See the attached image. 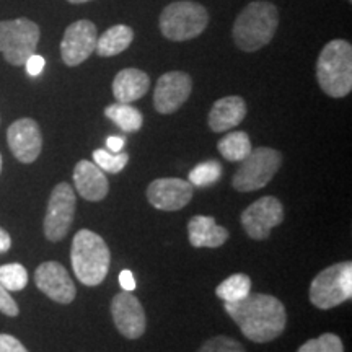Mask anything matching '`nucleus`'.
<instances>
[{"label": "nucleus", "mask_w": 352, "mask_h": 352, "mask_svg": "<svg viewBox=\"0 0 352 352\" xmlns=\"http://www.w3.org/2000/svg\"><path fill=\"white\" fill-rule=\"evenodd\" d=\"M223 307L245 338L258 344L279 338L287 323L284 303L266 294L250 292L241 300L226 302Z\"/></svg>", "instance_id": "obj_1"}, {"label": "nucleus", "mask_w": 352, "mask_h": 352, "mask_svg": "<svg viewBox=\"0 0 352 352\" xmlns=\"http://www.w3.org/2000/svg\"><path fill=\"white\" fill-rule=\"evenodd\" d=\"M279 26V10L266 0H254L239 13L232 28L236 47L254 52L271 43Z\"/></svg>", "instance_id": "obj_2"}, {"label": "nucleus", "mask_w": 352, "mask_h": 352, "mask_svg": "<svg viewBox=\"0 0 352 352\" xmlns=\"http://www.w3.org/2000/svg\"><path fill=\"white\" fill-rule=\"evenodd\" d=\"M316 80L331 98H344L352 90V46L346 39H333L316 60Z\"/></svg>", "instance_id": "obj_3"}, {"label": "nucleus", "mask_w": 352, "mask_h": 352, "mask_svg": "<svg viewBox=\"0 0 352 352\" xmlns=\"http://www.w3.org/2000/svg\"><path fill=\"white\" fill-rule=\"evenodd\" d=\"M109 248L98 233L82 228L76 233L70 248V261L74 272L83 285L95 287L108 276Z\"/></svg>", "instance_id": "obj_4"}, {"label": "nucleus", "mask_w": 352, "mask_h": 352, "mask_svg": "<svg viewBox=\"0 0 352 352\" xmlns=\"http://www.w3.org/2000/svg\"><path fill=\"white\" fill-rule=\"evenodd\" d=\"M209 23L208 8L192 0H178L160 13L158 26L170 41H188L202 34Z\"/></svg>", "instance_id": "obj_5"}, {"label": "nucleus", "mask_w": 352, "mask_h": 352, "mask_svg": "<svg viewBox=\"0 0 352 352\" xmlns=\"http://www.w3.org/2000/svg\"><path fill=\"white\" fill-rule=\"evenodd\" d=\"M352 297V263H338L316 274L310 285V302L320 310H329Z\"/></svg>", "instance_id": "obj_6"}, {"label": "nucleus", "mask_w": 352, "mask_h": 352, "mask_svg": "<svg viewBox=\"0 0 352 352\" xmlns=\"http://www.w3.org/2000/svg\"><path fill=\"white\" fill-rule=\"evenodd\" d=\"M41 30L28 19L0 21V52L10 65H25L36 52Z\"/></svg>", "instance_id": "obj_7"}, {"label": "nucleus", "mask_w": 352, "mask_h": 352, "mask_svg": "<svg viewBox=\"0 0 352 352\" xmlns=\"http://www.w3.org/2000/svg\"><path fill=\"white\" fill-rule=\"evenodd\" d=\"M280 164H283L280 152L271 147L254 148L245 160H241L240 168L232 179L233 188L240 192H250L264 188L274 178L277 170L280 168Z\"/></svg>", "instance_id": "obj_8"}, {"label": "nucleus", "mask_w": 352, "mask_h": 352, "mask_svg": "<svg viewBox=\"0 0 352 352\" xmlns=\"http://www.w3.org/2000/svg\"><path fill=\"white\" fill-rule=\"evenodd\" d=\"M76 195L69 183H59L52 189L44 217V235L51 241H60L69 233L76 214Z\"/></svg>", "instance_id": "obj_9"}, {"label": "nucleus", "mask_w": 352, "mask_h": 352, "mask_svg": "<svg viewBox=\"0 0 352 352\" xmlns=\"http://www.w3.org/2000/svg\"><path fill=\"white\" fill-rule=\"evenodd\" d=\"M284 220V208L274 196H264L254 201L241 214V226L253 240H266L271 230Z\"/></svg>", "instance_id": "obj_10"}, {"label": "nucleus", "mask_w": 352, "mask_h": 352, "mask_svg": "<svg viewBox=\"0 0 352 352\" xmlns=\"http://www.w3.org/2000/svg\"><path fill=\"white\" fill-rule=\"evenodd\" d=\"M98 32L94 21L78 20L65 28L60 41V56L65 65L77 67L94 54L96 50Z\"/></svg>", "instance_id": "obj_11"}, {"label": "nucleus", "mask_w": 352, "mask_h": 352, "mask_svg": "<svg viewBox=\"0 0 352 352\" xmlns=\"http://www.w3.org/2000/svg\"><path fill=\"white\" fill-rule=\"evenodd\" d=\"M192 90V80L186 72L173 70L158 78L153 91V107L160 114L178 111L186 103Z\"/></svg>", "instance_id": "obj_12"}, {"label": "nucleus", "mask_w": 352, "mask_h": 352, "mask_svg": "<svg viewBox=\"0 0 352 352\" xmlns=\"http://www.w3.org/2000/svg\"><path fill=\"white\" fill-rule=\"evenodd\" d=\"M111 316L118 331L127 340H139L147 328V316L142 303L126 290L116 294L111 300Z\"/></svg>", "instance_id": "obj_13"}, {"label": "nucleus", "mask_w": 352, "mask_h": 352, "mask_svg": "<svg viewBox=\"0 0 352 352\" xmlns=\"http://www.w3.org/2000/svg\"><path fill=\"white\" fill-rule=\"evenodd\" d=\"M34 283L36 287L46 294L51 300L57 303H72L77 296L76 284H74L72 277L63 264L56 261H46L39 264L38 270L34 271Z\"/></svg>", "instance_id": "obj_14"}, {"label": "nucleus", "mask_w": 352, "mask_h": 352, "mask_svg": "<svg viewBox=\"0 0 352 352\" xmlns=\"http://www.w3.org/2000/svg\"><path fill=\"white\" fill-rule=\"evenodd\" d=\"M7 142L13 157L21 164H33L43 148V134L32 118H21L8 127Z\"/></svg>", "instance_id": "obj_15"}, {"label": "nucleus", "mask_w": 352, "mask_h": 352, "mask_svg": "<svg viewBox=\"0 0 352 352\" xmlns=\"http://www.w3.org/2000/svg\"><path fill=\"white\" fill-rule=\"evenodd\" d=\"M192 184L179 178H160L148 184L147 199L155 209L179 210L192 197Z\"/></svg>", "instance_id": "obj_16"}, {"label": "nucleus", "mask_w": 352, "mask_h": 352, "mask_svg": "<svg viewBox=\"0 0 352 352\" xmlns=\"http://www.w3.org/2000/svg\"><path fill=\"white\" fill-rule=\"evenodd\" d=\"M74 184L77 192L85 201L98 202L108 196L109 184L103 170H100L94 162L80 160L74 168Z\"/></svg>", "instance_id": "obj_17"}, {"label": "nucleus", "mask_w": 352, "mask_h": 352, "mask_svg": "<svg viewBox=\"0 0 352 352\" xmlns=\"http://www.w3.org/2000/svg\"><path fill=\"white\" fill-rule=\"evenodd\" d=\"M246 116V103L241 96H223L210 108L208 122L214 132H226L241 124Z\"/></svg>", "instance_id": "obj_18"}, {"label": "nucleus", "mask_w": 352, "mask_h": 352, "mask_svg": "<svg viewBox=\"0 0 352 352\" xmlns=\"http://www.w3.org/2000/svg\"><path fill=\"white\" fill-rule=\"evenodd\" d=\"M189 243L195 248H219L226 243L228 232L215 223L214 217L195 215L188 222Z\"/></svg>", "instance_id": "obj_19"}, {"label": "nucleus", "mask_w": 352, "mask_h": 352, "mask_svg": "<svg viewBox=\"0 0 352 352\" xmlns=\"http://www.w3.org/2000/svg\"><path fill=\"white\" fill-rule=\"evenodd\" d=\"M151 88V78L144 70L129 67L122 69L113 80V95L118 103H132L147 94Z\"/></svg>", "instance_id": "obj_20"}, {"label": "nucleus", "mask_w": 352, "mask_h": 352, "mask_svg": "<svg viewBox=\"0 0 352 352\" xmlns=\"http://www.w3.org/2000/svg\"><path fill=\"white\" fill-rule=\"evenodd\" d=\"M134 39V30L127 25H114L96 39V50L101 57H113L124 52Z\"/></svg>", "instance_id": "obj_21"}, {"label": "nucleus", "mask_w": 352, "mask_h": 352, "mask_svg": "<svg viewBox=\"0 0 352 352\" xmlns=\"http://www.w3.org/2000/svg\"><path fill=\"white\" fill-rule=\"evenodd\" d=\"M217 148L226 160L228 162H241L250 155V152L253 151L252 140L250 135L243 131H235L228 132L226 138L219 140Z\"/></svg>", "instance_id": "obj_22"}, {"label": "nucleus", "mask_w": 352, "mask_h": 352, "mask_svg": "<svg viewBox=\"0 0 352 352\" xmlns=\"http://www.w3.org/2000/svg\"><path fill=\"white\" fill-rule=\"evenodd\" d=\"M104 116L124 132H138L144 122L142 113L127 103L109 104L104 108Z\"/></svg>", "instance_id": "obj_23"}, {"label": "nucleus", "mask_w": 352, "mask_h": 352, "mask_svg": "<svg viewBox=\"0 0 352 352\" xmlns=\"http://www.w3.org/2000/svg\"><path fill=\"white\" fill-rule=\"evenodd\" d=\"M252 292V279L246 274H233L220 283L215 289V296L223 302H239Z\"/></svg>", "instance_id": "obj_24"}, {"label": "nucleus", "mask_w": 352, "mask_h": 352, "mask_svg": "<svg viewBox=\"0 0 352 352\" xmlns=\"http://www.w3.org/2000/svg\"><path fill=\"white\" fill-rule=\"evenodd\" d=\"M0 284L8 292H20L28 284V271L20 263H10L0 266Z\"/></svg>", "instance_id": "obj_25"}, {"label": "nucleus", "mask_w": 352, "mask_h": 352, "mask_svg": "<svg viewBox=\"0 0 352 352\" xmlns=\"http://www.w3.org/2000/svg\"><path fill=\"white\" fill-rule=\"evenodd\" d=\"M220 176H222V165L215 160H208L204 164L196 165L195 168L189 171V183L192 186L204 188L219 182Z\"/></svg>", "instance_id": "obj_26"}, {"label": "nucleus", "mask_w": 352, "mask_h": 352, "mask_svg": "<svg viewBox=\"0 0 352 352\" xmlns=\"http://www.w3.org/2000/svg\"><path fill=\"white\" fill-rule=\"evenodd\" d=\"M94 164L100 170L107 171V173H120L129 162V155L121 152L111 153L109 151H104V148H98V151L94 152Z\"/></svg>", "instance_id": "obj_27"}, {"label": "nucleus", "mask_w": 352, "mask_h": 352, "mask_svg": "<svg viewBox=\"0 0 352 352\" xmlns=\"http://www.w3.org/2000/svg\"><path fill=\"white\" fill-rule=\"evenodd\" d=\"M297 352H344V346L340 336L333 333H324L310 340L298 347Z\"/></svg>", "instance_id": "obj_28"}, {"label": "nucleus", "mask_w": 352, "mask_h": 352, "mask_svg": "<svg viewBox=\"0 0 352 352\" xmlns=\"http://www.w3.org/2000/svg\"><path fill=\"white\" fill-rule=\"evenodd\" d=\"M197 352H245V347L233 338L220 334L206 341Z\"/></svg>", "instance_id": "obj_29"}, {"label": "nucleus", "mask_w": 352, "mask_h": 352, "mask_svg": "<svg viewBox=\"0 0 352 352\" xmlns=\"http://www.w3.org/2000/svg\"><path fill=\"white\" fill-rule=\"evenodd\" d=\"M0 311L7 316H16L20 314L16 302L13 300L8 290L2 284H0Z\"/></svg>", "instance_id": "obj_30"}, {"label": "nucleus", "mask_w": 352, "mask_h": 352, "mask_svg": "<svg viewBox=\"0 0 352 352\" xmlns=\"http://www.w3.org/2000/svg\"><path fill=\"white\" fill-rule=\"evenodd\" d=\"M0 352H28V349L12 334H0Z\"/></svg>", "instance_id": "obj_31"}, {"label": "nucleus", "mask_w": 352, "mask_h": 352, "mask_svg": "<svg viewBox=\"0 0 352 352\" xmlns=\"http://www.w3.org/2000/svg\"><path fill=\"white\" fill-rule=\"evenodd\" d=\"M44 65H46V60H44L43 56H38V54L30 56L28 60L25 63L26 72H28V76H32V77H38L39 74L43 72Z\"/></svg>", "instance_id": "obj_32"}, {"label": "nucleus", "mask_w": 352, "mask_h": 352, "mask_svg": "<svg viewBox=\"0 0 352 352\" xmlns=\"http://www.w3.org/2000/svg\"><path fill=\"white\" fill-rule=\"evenodd\" d=\"M120 284H121L122 290H126V292H132V290L135 289V277H134V274H132L129 270L121 271Z\"/></svg>", "instance_id": "obj_33"}, {"label": "nucleus", "mask_w": 352, "mask_h": 352, "mask_svg": "<svg viewBox=\"0 0 352 352\" xmlns=\"http://www.w3.org/2000/svg\"><path fill=\"white\" fill-rule=\"evenodd\" d=\"M124 144H126V139L114 138V135L113 138H108L107 140V147L111 153H120L122 151V147H124Z\"/></svg>", "instance_id": "obj_34"}, {"label": "nucleus", "mask_w": 352, "mask_h": 352, "mask_svg": "<svg viewBox=\"0 0 352 352\" xmlns=\"http://www.w3.org/2000/svg\"><path fill=\"white\" fill-rule=\"evenodd\" d=\"M10 246H12L10 235H8V233L3 230L2 227H0V253L8 252V250H10Z\"/></svg>", "instance_id": "obj_35"}, {"label": "nucleus", "mask_w": 352, "mask_h": 352, "mask_svg": "<svg viewBox=\"0 0 352 352\" xmlns=\"http://www.w3.org/2000/svg\"><path fill=\"white\" fill-rule=\"evenodd\" d=\"M69 3H74V6H78V3H87V2H91V0H67Z\"/></svg>", "instance_id": "obj_36"}, {"label": "nucleus", "mask_w": 352, "mask_h": 352, "mask_svg": "<svg viewBox=\"0 0 352 352\" xmlns=\"http://www.w3.org/2000/svg\"><path fill=\"white\" fill-rule=\"evenodd\" d=\"M0 171H2V155H0Z\"/></svg>", "instance_id": "obj_37"}, {"label": "nucleus", "mask_w": 352, "mask_h": 352, "mask_svg": "<svg viewBox=\"0 0 352 352\" xmlns=\"http://www.w3.org/2000/svg\"><path fill=\"white\" fill-rule=\"evenodd\" d=\"M349 2H352V0H349Z\"/></svg>", "instance_id": "obj_38"}]
</instances>
